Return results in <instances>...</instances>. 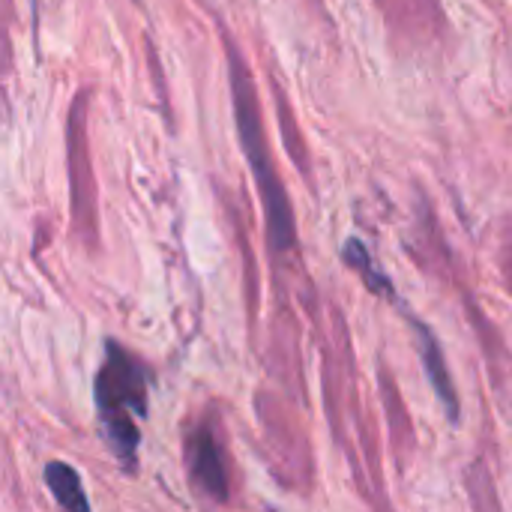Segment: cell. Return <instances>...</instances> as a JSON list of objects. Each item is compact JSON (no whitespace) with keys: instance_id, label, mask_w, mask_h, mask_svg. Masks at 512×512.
Listing matches in <instances>:
<instances>
[{"instance_id":"6da1fadb","label":"cell","mask_w":512,"mask_h":512,"mask_svg":"<svg viewBox=\"0 0 512 512\" xmlns=\"http://www.w3.org/2000/svg\"><path fill=\"white\" fill-rule=\"evenodd\" d=\"M93 402L102 438L123 471H135L141 423L150 411V369L123 345L108 342L93 381Z\"/></svg>"},{"instance_id":"7a4b0ae2","label":"cell","mask_w":512,"mask_h":512,"mask_svg":"<svg viewBox=\"0 0 512 512\" xmlns=\"http://www.w3.org/2000/svg\"><path fill=\"white\" fill-rule=\"evenodd\" d=\"M228 66H231V96H234V120H237V138L246 153V162L252 168V177L261 192V207H264V222H267V240L273 252H288L297 243V225H294V210L291 198L276 174V165L270 159L261 111H258V96L252 87V75L243 63V57L228 48Z\"/></svg>"},{"instance_id":"3957f363","label":"cell","mask_w":512,"mask_h":512,"mask_svg":"<svg viewBox=\"0 0 512 512\" xmlns=\"http://www.w3.org/2000/svg\"><path fill=\"white\" fill-rule=\"evenodd\" d=\"M186 465H189V480L201 495L210 501L225 504L228 501V471H225V456L222 444L213 432L210 423L198 426L186 438Z\"/></svg>"},{"instance_id":"277c9868","label":"cell","mask_w":512,"mask_h":512,"mask_svg":"<svg viewBox=\"0 0 512 512\" xmlns=\"http://www.w3.org/2000/svg\"><path fill=\"white\" fill-rule=\"evenodd\" d=\"M405 318H408V324H411V330H414V336H417V342H420V357H423V366H426V375H429V384H432L438 402L444 405L450 423H459L462 408H459L456 384H453V378H450V372H447V360H444V351H441V345H438L432 327H426V324H423L417 315H411L408 309H405Z\"/></svg>"},{"instance_id":"5b68a950","label":"cell","mask_w":512,"mask_h":512,"mask_svg":"<svg viewBox=\"0 0 512 512\" xmlns=\"http://www.w3.org/2000/svg\"><path fill=\"white\" fill-rule=\"evenodd\" d=\"M342 261L363 279V285L372 291V294H381V297H387V300H396V288H393V282L387 279V273L378 267V261L372 258V252H369V246L363 243V240H357V237H351V240H345V249H342Z\"/></svg>"},{"instance_id":"8992f818","label":"cell","mask_w":512,"mask_h":512,"mask_svg":"<svg viewBox=\"0 0 512 512\" xmlns=\"http://www.w3.org/2000/svg\"><path fill=\"white\" fill-rule=\"evenodd\" d=\"M45 486L51 489L54 501H57L63 510H90V501H87V495H84L81 477H78V471H72L66 462H48V465H45Z\"/></svg>"}]
</instances>
